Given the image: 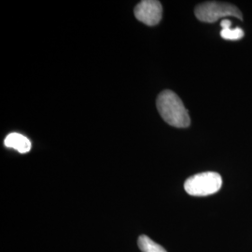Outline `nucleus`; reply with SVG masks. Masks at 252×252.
Returning a JSON list of instances; mask_svg holds the SVG:
<instances>
[{"mask_svg": "<svg viewBox=\"0 0 252 252\" xmlns=\"http://www.w3.org/2000/svg\"><path fill=\"white\" fill-rule=\"evenodd\" d=\"M157 109L165 123L178 128L190 125L189 112L177 94L170 90L162 92L157 98Z\"/></svg>", "mask_w": 252, "mask_h": 252, "instance_id": "nucleus-1", "label": "nucleus"}, {"mask_svg": "<svg viewBox=\"0 0 252 252\" xmlns=\"http://www.w3.org/2000/svg\"><path fill=\"white\" fill-rule=\"evenodd\" d=\"M222 186V179L216 172H205L189 178L184 183L186 192L192 196H207L218 192Z\"/></svg>", "mask_w": 252, "mask_h": 252, "instance_id": "nucleus-2", "label": "nucleus"}, {"mask_svg": "<svg viewBox=\"0 0 252 252\" xmlns=\"http://www.w3.org/2000/svg\"><path fill=\"white\" fill-rule=\"evenodd\" d=\"M195 16L201 22L214 23L219 19L233 16L243 20L240 9L229 3L222 2H205L195 8Z\"/></svg>", "mask_w": 252, "mask_h": 252, "instance_id": "nucleus-3", "label": "nucleus"}, {"mask_svg": "<svg viewBox=\"0 0 252 252\" xmlns=\"http://www.w3.org/2000/svg\"><path fill=\"white\" fill-rule=\"evenodd\" d=\"M162 7L160 1L143 0L135 8V16L145 25L154 27L162 20Z\"/></svg>", "mask_w": 252, "mask_h": 252, "instance_id": "nucleus-4", "label": "nucleus"}, {"mask_svg": "<svg viewBox=\"0 0 252 252\" xmlns=\"http://www.w3.org/2000/svg\"><path fill=\"white\" fill-rule=\"evenodd\" d=\"M4 144L8 148L16 150L20 153H27L31 150V142L25 135L18 133L9 134L4 140Z\"/></svg>", "mask_w": 252, "mask_h": 252, "instance_id": "nucleus-5", "label": "nucleus"}, {"mask_svg": "<svg viewBox=\"0 0 252 252\" xmlns=\"http://www.w3.org/2000/svg\"><path fill=\"white\" fill-rule=\"evenodd\" d=\"M138 247L141 252H167L162 246L155 243L147 235H141L138 238Z\"/></svg>", "mask_w": 252, "mask_h": 252, "instance_id": "nucleus-6", "label": "nucleus"}, {"mask_svg": "<svg viewBox=\"0 0 252 252\" xmlns=\"http://www.w3.org/2000/svg\"><path fill=\"white\" fill-rule=\"evenodd\" d=\"M244 31L239 28V27H236L234 29L232 28H228V29H222L220 31V36L222 38L227 39V40H239L243 37Z\"/></svg>", "mask_w": 252, "mask_h": 252, "instance_id": "nucleus-7", "label": "nucleus"}, {"mask_svg": "<svg viewBox=\"0 0 252 252\" xmlns=\"http://www.w3.org/2000/svg\"><path fill=\"white\" fill-rule=\"evenodd\" d=\"M220 26L222 27V29H228V28H231L232 26V22L229 21V20H222L221 23H220Z\"/></svg>", "mask_w": 252, "mask_h": 252, "instance_id": "nucleus-8", "label": "nucleus"}]
</instances>
